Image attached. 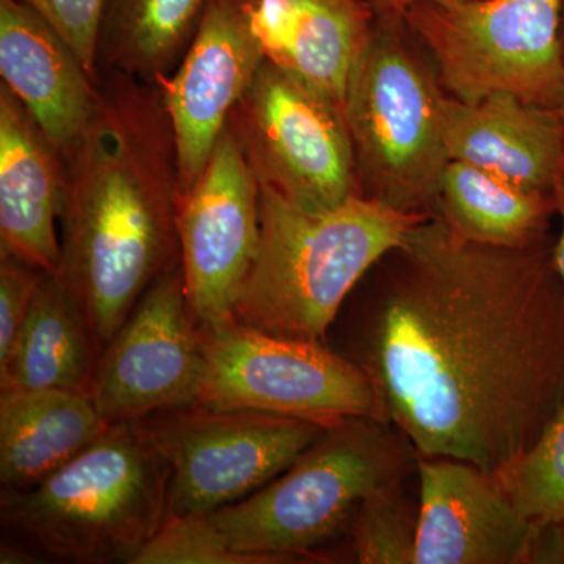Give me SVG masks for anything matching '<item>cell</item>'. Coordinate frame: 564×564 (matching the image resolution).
<instances>
[{"label": "cell", "mask_w": 564, "mask_h": 564, "mask_svg": "<svg viewBox=\"0 0 564 564\" xmlns=\"http://www.w3.org/2000/svg\"><path fill=\"white\" fill-rule=\"evenodd\" d=\"M551 232L474 242L437 214L410 229L343 310L340 355L415 455L499 474L564 406V282Z\"/></svg>", "instance_id": "cell-1"}, {"label": "cell", "mask_w": 564, "mask_h": 564, "mask_svg": "<svg viewBox=\"0 0 564 564\" xmlns=\"http://www.w3.org/2000/svg\"><path fill=\"white\" fill-rule=\"evenodd\" d=\"M95 111L63 155V278L96 348L181 262L176 140L159 85L99 70Z\"/></svg>", "instance_id": "cell-2"}, {"label": "cell", "mask_w": 564, "mask_h": 564, "mask_svg": "<svg viewBox=\"0 0 564 564\" xmlns=\"http://www.w3.org/2000/svg\"><path fill=\"white\" fill-rule=\"evenodd\" d=\"M425 217L361 195L332 210L307 212L261 187V240L236 322L326 343L355 289Z\"/></svg>", "instance_id": "cell-3"}, {"label": "cell", "mask_w": 564, "mask_h": 564, "mask_svg": "<svg viewBox=\"0 0 564 564\" xmlns=\"http://www.w3.org/2000/svg\"><path fill=\"white\" fill-rule=\"evenodd\" d=\"M170 477L140 421L111 423L40 484L2 489L3 533L41 560L132 564L165 521Z\"/></svg>", "instance_id": "cell-4"}, {"label": "cell", "mask_w": 564, "mask_h": 564, "mask_svg": "<svg viewBox=\"0 0 564 564\" xmlns=\"http://www.w3.org/2000/svg\"><path fill=\"white\" fill-rule=\"evenodd\" d=\"M415 463L414 448L391 423L344 419L270 484L206 518L240 554L273 564L325 562L350 534L364 499L406 481Z\"/></svg>", "instance_id": "cell-5"}, {"label": "cell", "mask_w": 564, "mask_h": 564, "mask_svg": "<svg viewBox=\"0 0 564 564\" xmlns=\"http://www.w3.org/2000/svg\"><path fill=\"white\" fill-rule=\"evenodd\" d=\"M373 11L344 101L359 195L404 214L432 215L451 162L447 93L417 54L403 14Z\"/></svg>", "instance_id": "cell-6"}, {"label": "cell", "mask_w": 564, "mask_h": 564, "mask_svg": "<svg viewBox=\"0 0 564 564\" xmlns=\"http://www.w3.org/2000/svg\"><path fill=\"white\" fill-rule=\"evenodd\" d=\"M402 14L452 98L475 102L510 93L545 109L562 107V0L422 2Z\"/></svg>", "instance_id": "cell-7"}, {"label": "cell", "mask_w": 564, "mask_h": 564, "mask_svg": "<svg viewBox=\"0 0 564 564\" xmlns=\"http://www.w3.org/2000/svg\"><path fill=\"white\" fill-rule=\"evenodd\" d=\"M228 122L259 185L299 209L359 195L344 107L310 82L263 61Z\"/></svg>", "instance_id": "cell-8"}, {"label": "cell", "mask_w": 564, "mask_h": 564, "mask_svg": "<svg viewBox=\"0 0 564 564\" xmlns=\"http://www.w3.org/2000/svg\"><path fill=\"white\" fill-rule=\"evenodd\" d=\"M203 345L206 369L196 406L259 411L322 425L380 419L367 375L326 343L289 339L232 322L203 329Z\"/></svg>", "instance_id": "cell-9"}, {"label": "cell", "mask_w": 564, "mask_h": 564, "mask_svg": "<svg viewBox=\"0 0 564 564\" xmlns=\"http://www.w3.org/2000/svg\"><path fill=\"white\" fill-rule=\"evenodd\" d=\"M169 463L166 516H207L270 484L325 433L322 423L204 406L140 421Z\"/></svg>", "instance_id": "cell-10"}, {"label": "cell", "mask_w": 564, "mask_h": 564, "mask_svg": "<svg viewBox=\"0 0 564 564\" xmlns=\"http://www.w3.org/2000/svg\"><path fill=\"white\" fill-rule=\"evenodd\" d=\"M204 369L203 329L180 262L152 282L106 345L88 393L109 425L143 421L196 406Z\"/></svg>", "instance_id": "cell-11"}, {"label": "cell", "mask_w": 564, "mask_h": 564, "mask_svg": "<svg viewBox=\"0 0 564 564\" xmlns=\"http://www.w3.org/2000/svg\"><path fill=\"white\" fill-rule=\"evenodd\" d=\"M185 292L203 329L236 322V304L261 240V187L231 126L177 206Z\"/></svg>", "instance_id": "cell-12"}, {"label": "cell", "mask_w": 564, "mask_h": 564, "mask_svg": "<svg viewBox=\"0 0 564 564\" xmlns=\"http://www.w3.org/2000/svg\"><path fill=\"white\" fill-rule=\"evenodd\" d=\"M263 61L245 0H210L180 66L159 84L176 140L181 196L202 176Z\"/></svg>", "instance_id": "cell-13"}, {"label": "cell", "mask_w": 564, "mask_h": 564, "mask_svg": "<svg viewBox=\"0 0 564 564\" xmlns=\"http://www.w3.org/2000/svg\"><path fill=\"white\" fill-rule=\"evenodd\" d=\"M414 564H525L534 524L473 463L417 456Z\"/></svg>", "instance_id": "cell-14"}, {"label": "cell", "mask_w": 564, "mask_h": 564, "mask_svg": "<svg viewBox=\"0 0 564 564\" xmlns=\"http://www.w3.org/2000/svg\"><path fill=\"white\" fill-rule=\"evenodd\" d=\"M65 170L57 148L0 84V251L63 276L57 236Z\"/></svg>", "instance_id": "cell-15"}, {"label": "cell", "mask_w": 564, "mask_h": 564, "mask_svg": "<svg viewBox=\"0 0 564 564\" xmlns=\"http://www.w3.org/2000/svg\"><path fill=\"white\" fill-rule=\"evenodd\" d=\"M0 74L63 158L91 120L98 80L50 22L20 0H0Z\"/></svg>", "instance_id": "cell-16"}, {"label": "cell", "mask_w": 564, "mask_h": 564, "mask_svg": "<svg viewBox=\"0 0 564 564\" xmlns=\"http://www.w3.org/2000/svg\"><path fill=\"white\" fill-rule=\"evenodd\" d=\"M444 139L451 161L540 192L552 193L564 159L558 111L510 93H494L475 102L447 95Z\"/></svg>", "instance_id": "cell-17"}, {"label": "cell", "mask_w": 564, "mask_h": 564, "mask_svg": "<svg viewBox=\"0 0 564 564\" xmlns=\"http://www.w3.org/2000/svg\"><path fill=\"white\" fill-rule=\"evenodd\" d=\"M263 58L344 107L348 80L372 31L367 0H245Z\"/></svg>", "instance_id": "cell-18"}, {"label": "cell", "mask_w": 564, "mask_h": 564, "mask_svg": "<svg viewBox=\"0 0 564 564\" xmlns=\"http://www.w3.org/2000/svg\"><path fill=\"white\" fill-rule=\"evenodd\" d=\"M109 426L87 392H0L2 489L40 484L95 443Z\"/></svg>", "instance_id": "cell-19"}, {"label": "cell", "mask_w": 564, "mask_h": 564, "mask_svg": "<svg viewBox=\"0 0 564 564\" xmlns=\"http://www.w3.org/2000/svg\"><path fill=\"white\" fill-rule=\"evenodd\" d=\"M99 352L87 317L65 278L46 274L9 359L0 392H90Z\"/></svg>", "instance_id": "cell-20"}, {"label": "cell", "mask_w": 564, "mask_h": 564, "mask_svg": "<svg viewBox=\"0 0 564 564\" xmlns=\"http://www.w3.org/2000/svg\"><path fill=\"white\" fill-rule=\"evenodd\" d=\"M434 214L474 242L524 247L549 234L554 193L522 187L470 163L451 161Z\"/></svg>", "instance_id": "cell-21"}, {"label": "cell", "mask_w": 564, "mask_h": 564, "mask_svg": "<svg viewBox=\"0 0 564 564\" xmlns=\"http://www.w3.org/2000/svg\"><path fill=\"white\" fill-rule=\"evenodd\" d=\"M210 0H106L96 68L159 85L191 47Z\"/></svg>", "instance_id": "cell-22"}, {"label": "cell", "mask_w": 564, "mask_h": 564, "mask_svg": "<svg viewBox=\"0 0 564 564\" xmlns=\"http://www.w3.org/2000/svg\"><path fill=\"white\" fill-rule=\"evenodd\" d=\"M494 477L533 524L564 530V406L540 440Z\"/></svg>", "instance_id": "cell-23"}, {"label": "cell", "mask_w": 564, "mask_h": 564, "mask_svg": "<svg viewBox=\"0 0 564 564\" xmlns=\"http://www.w3.org/2000/svg\"><path fill=\"white\" fill-rule=\"evenodd\" d=\"M406 481L384 486L364 499L348 534L350 562L414 564L419 502L404 491Z\"/></svg>", "instance_id": "cell-24"}, {"label": "cell", "mask_w": 564, "mask_h": 564, "mask_svg": "<svg viewBox=\"0 0 564 564\" xmlns=\"http://www.w3.org/2000/svg\"><path fill=\"white\" fill-rule=\"evenodd\" d=\"M132 564H273L262 555L232 551L206 516H166Z\"/></svg>", "instance_id": "cell-25"}, {"label": "cell", "mask_w": 564, "mask_h": 564, "mask_svg": "<svg viewBox=\"0 0 564 564\" xmlns=\"http://www.w3.org/2000/svg\"><path fill=\"white\" fill-rule=\"evenodd\" d=\"M46 272L0 251V366L7 362Z\"/></svg>", "instance_id": "cell-26"}, {"label": "cell", "mask_w": 564, "mask_h": 564, "mask_svg": "<svg viewBox=\"0 0 564 564\" xmlns=\"http://www.w3.org/2000/svg\"><path fill=\"white\" fill-rule=\"evenodd\" d=\"M50 22L98 80L96 46L106 0H20Z\"/></svg>", "instance_id": "cell-27"}, {"label": "cell", "mask_w": 564, "mask_h": 564, "mask_svg": "<svg viewBox=\"0 0 564 564\" xmlns=\"http://www.w3.org/2000/svg\"><path fill=\"white\" fill-rule=\"evenodd\" d=\"M552 193H554L555 214L558 215L560 223H562L558 237H555L554 242V262L556 272L564 282V159L560 172L556 174Z\"/></svg>", "instance_id": "cell-28"}, {"label": "cell", "mask_w": 564, "mask_h": 564, "mask_svg": "<svg viewBox=\"0 0 564 564\" xmlns=\"http://www.w3.org/2000/svg\"><path fill=\"white\" fill-rule=\"evenodd\" d=\"M367 2H369L373 10H389L395 11V13H403L404 10L410 9L415 3H463L473 2V0H367Z\"/></svg>", "instance_id": "cell-29"}, {"label": "cell", "mask_w": 564, "mask_h": 564, "mask_svg": "<svg viewBox=\"0 0 564 564\" xmlns=\"http://www.w3.org/2000/svg\"><path fill=\"white\" fill-rule=\"evenodd\" d=\"M558 117H560V121H562V128H563V133H564V102L562 104V107H560L558 110Z\"/></svg>", "instance_id": "cell-30"}, {"label": "cell", "mask_w": 564, "mask_h": 564, "mask_svg": "<svg viewBox=\"0 0 564 564\" xmlns=\"http://www.w3.org/2000/svg\"><path fill=\"white\" fill-rule=\"evenodd\" d=\"M562 41L564 51V0H562Z\"/></svg>", "instance_id": "cell-31"}]
</instances>
